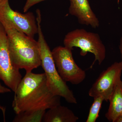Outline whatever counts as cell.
<instances>
[{
	"label": "cell",
	"mask_w": 122,
	"mask_h": 122,
	"mask_svg": "<svg viewBox=\"0 0 122 122\" xmlns=\"http://www.w3.org/2000/svg\"><path fill=\"white\" fill-rule=\"evenodd\" d=\"M45 0H26L25 4L23 8L24 13L26 12L31 7L39 2Z\"/></svg>",
	"instance_id": "obj_14"
},
{
	"label": "cell",
	"mask_w": 122,
	"mask_h": 122,
	"mask_svg": "<svg viewBox=\"0 0 122 122\" xmlns=\"http://www.w3.org/2000/svg\"><path fill=\"white\" fill-rule=\"evenodd\" d=\"M117 1L118 2H119V0H117Z\"/></svg>",
	"instance_id": "obj_19"
},
{
	"label": "cell",
	"mask_w": 122,
	"mask_h": 122,
	"mask_svg": "<svg viewBox=\"0 0 122 122\" xmlns=\"http://www.w3.org/2000/svg\"><path fill=\"white\" fill-rule=\"evenodd\" d=\"M11 92V90L9 88L3 86L0 83V93L4 94L9 93Z\"/></svg>",
	"instance_id": "obj_15"
},
{
	"label": "cell",
	"mask_w": 122,
	"mask_h": 122,
	"mask_svg": "<svg viewBox=\"0 0 122 122\" xmlns=\"http://www.w3.org/2000/svg\"><path fill=\"white\" fill-rule=\"evenodd\" d=\"M63 43L65 46L72 50L74 47L80 48L81 56H86L88 52L93 54L95 60L91 68L96 61L101 65L106 58V48L98 34L87 32L83 29H77L67 34Z\"/></svg>",
	"instance_id": "obj_4"
},
{
	"label": "cell",
	"mask_w": 122,
	"mask_h": 122,
	"mask_svg": "<svg viewBox=\"0 0 122 122\" xmlns=\"http://www.w3.org/2000/svg\"><path fill=\"white\" fill-rule=\"evenodd\" d=\"M0 22L7 24L18 31L34 38L37 34L36 19L32 12L22 14L13 10L9 0H0Z\"/></svg>",
	"instance_id": "obj_6"
},
{
	"label": "cell",
	"mask_w": 122,
	"mask_h": 122,
	"mask_svg": "<svg viewBox=\"0 0 122 122\" xmlns=\"http://www.w3.org/2000/svg\"><path fill=\"white\" fill-rule=\"evenodd\" d=\"M122 62H115L103 71L92 85L89 92L90 97L102 96L105 101L109 99L118 81L121 79Z\"/></svg>",
	"instance_id": "obj_8"
},
{
	"label": "cell",
	"mask_w": 122,
	"mask_h": 122,
	"mask_svg": "<svg viewBox=\"0 0 122 122\" xmlns=\"http://www.w3.org/2000/svg\"><path fill=\"white\" fill-rule=\"evenodd\" d=\"M20 70L11 59L7 33L0 22V79L14 92L22 79Z\"/></svg>",
	"instance_id": "obj_7"
},
{
	"label": "cell",
	"mask_w": 122,
	"mask_h": 122,
	"mask_svg": "<svg viewBox=\"0 0 122 122\" xmlns=\"http://www.w3.org/2000/svg\"><path fill=\"white\" fill-rule=\"evenodd\" d=\"M110 105L105 116L110 122H115L122 114V81H118L109 99Z\"/></svg>",
	"instance_id": "obj_11"
},
{
	"label": "cell",
	"mask_w": 122,
	"mask_h": 122,
	"mask_svg": "<svg viewBox=\"0 0 122 122\" xmlns=\"http://www.w3.org/2000/svg\"><path fill=\"white\" fill-rule=\"evenodd\" d=\"M94 98V102L90 108L86 122H96L98 117L102 103L105 101V99L102 96H97Z\"/></svg>",
	"instance_id": "obj_13"
},
{
	"label": "cell",
	"mask_w": 122,
	"mask_h": 122,
	"mask_svg": "<svg viewBox=\"0 0 122 122\" xmlns=\"http://www.w3.org/2000/svg\"><path fill=\"white\" fill-rule=\"evenodd\" d=\"M2 25L7 33L10 56L15 66L29 73L41 66L38 41L10 25Z\"/></svg>",
	"instance_id": "obj_2"
},
{
	"label": "cell",
	"mask_w": 122,
	"mask_h": 122,
	"mask_svg": "<svg viewBox=\"0 0 122 122\" xmlns=\"http://www.w3.org/2000/svg\"><path fill=\"white\" fill-rule=\"evenodd\" d=\"M115 122H122V114L118 116Z\"/></svg>",
	"instance_id": "obj_17"
},
{
	"label": "cell",
	"mask_w": 122,
	"mask_h": 122,
	"mask_svg": "<svg viewBox=\"0 0 122 122\" xmlns=\"http://www.w3.org/2000/svg\"><path fill=\"white\" fill-rule=\"evenodd\" d=\"M38 40L41 59V66L45 71L46 84L49 89L55 95L62 97L67 102L76 104L77 103L74 94L58 73L50 50L42 30L41 25V13L36 14Z\"/></svg>",
	"instance_id": "obj_3"
},
{
	"label": "cell",
	"mask_w": 122,
	"mask_h": 122,
	"mask_svg": "<svg viewBox=\"0 0 122 122\" xmlns=\"http://www.w3.org/2000/svg\"><path fill=\"white\" fill-rule=\"evenodd\" d=\"M45 110L26 111L16 114L13 122H41L46 113Z\"/></svg>",
	"instance_id": "obj_12"
},
{
	"label": "cell",
	"mask_w": 122,
	"mask_h": 122,
	"mask_svg": "<svg viewBox=\"0 0 122 122\" xmlns=\"http://www.w3.org/2000/svg\"><path fill=\"white\" fill-rule=\"evenodd\" d=\"M48 110L45 113L43 122H76L79 119L72 111L61 105Z\"/></svg>",
	"instance_id": "obj_10"
},
{
	"label": "cell",
	"mask_w": 122,
	"mask_h": 122,
	"mask_svg": "<svg viewBox=\"0 0 122 122\" xmlns=\"http://www.w3.org/2000/svg\"><path fill=\"white\" fill-rule=\"evenodd\" d=\"M0 110H1V111L2 112L3 117H4V120L5 122V114L6 109H5V107H4L1 106L0 103Z\"/></svg>",
	"instance_id": "obj_16"
},
{
	"label": "cell",
	"mask_w": 122,
	"mask_h": 122,
	"mask_svg": "<svg viewBox=\"0 0 122 122\" xmlns=\"http://www.w3.org/2000/svg\"><path fill=\"white\" fill-rule=\"evenodd\" d=\"M72 51L70 48L59 46L55 48L52 53L56 68L62 79L66 82L78 85L85 80L86 73L75 61Z\"/></svg>",
	"instance_id": "obj_5"
},
{
	"label": "cell",
	"mask_w": 122,
	"mask_h": 122,
	"mask_svg": "<svg viewBox=\"0 0 122 122\" xmlns=\"http://www.w3.org/2000/svg\"><path fill=\"white\" fill-rule=\"evenodd\" d=\"M119 48L120 53H121V56H122V37H121V39H120V44Z\"/></svg>",
	"instance_id": "obj_18"
},
{
	"label": "cell",
	"mask_w": 122,
	"mask_h": 122,
	"mask_svg": "<svg viewBox=\"0 0 122 122\" xmlns=\"http://www.w3.org/2000/svg\"><path fill=\"white\" fill-rule=\"evenodd\" d=\"M69 12L77 18L80 24L98 28V19L92 11L88 0H69Z\"/></svg>",
	"instance_id": "obj_9"
},
{
	"label": "cell",
	"mask_w": 122,
	"mask_h": 122,
	"mask_svg": "<svg viewBox=\"0 0 122 122\" xmlns=\"http://www.w3.org/2000/svg\"><path fill=\"white\" fill-rule=\"evenodd\" d=\"M12 107L16 114L26 111L46 110L61 105L46 84L45 73H26L14 92Z\"/></svg>",
	"instance_id": "obj_1"
}]
</instances>
